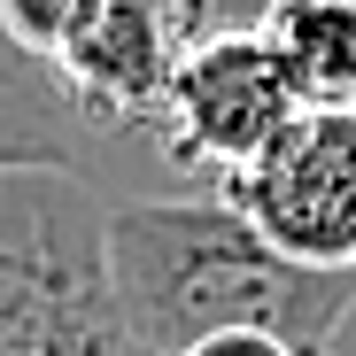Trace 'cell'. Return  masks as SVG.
<instances>
[{
  "label": "cell",
  "mask_w": 356,
  "mask_h": 356,
  "mask_svg": "<svg viewBox=\"0 0 356 356\" xmlns=\"http://www.w3.org/2000/svg\"><path fill=\"white\" fill-rule=\"evenodd\" d=\"M170 8V24L186 31V39H202V31H232V24H256L271 0H163Z\"/></svg>",
  "instance_id": "obj_9"
},
{
  "label": "cell",
  "mask_w": 356,
  "mask_h": 356,
  "mask_svg": "<svg viewBox=\"0 0 356 356\" xmlns=\"http://www.w3.org/2000/svg\"><path fill=\"white\" fill-rule=\"evenodd\" d=\"M256 31L302 108H356V0H271Z\"/></svg>",
  "instance_id": "obj_6"
},
{
  "label": "cell",
  "mask_w": 356,
  "mask_h": 356,
  "mask_svg": "<svg viewBox=\"0 0 356 356\" xmlns=\"http://www.w3.org/2000/svg\"><path fill=\"white\" fill-rule=\"evenodd\" d=\"M0 163H47V170H78V178H93L101 163L93 132L78 124L54 70L16 54L8 39H0Z\"/></svg>",
  "instance_id": "obj_7"
},
{
  "label": "cell",
  "mask_w": 356,
  "mask_h": 356,
  "mask_svg": "<svg viewBox=\"0 0 356 356\" xmlns=\"http://www.w3.org/2000/svg\"><path fill=\"white\" fill-rule=\"evenodd\" d=\"M178 356H302V348H286L279 333H209V341L178 348Z\"/></svg>",
  "instance_id": "obj_10"
},
{
  "label": "cell",
  "mask_w": 356,
  "mask_h": 356,
  "mask_svg": "<svg viewBox=\"0 0 356 356\" xmlns=\"http://www.w3.org/2000/svg\"><path fill=\"white\" fill-rule=\"evenodd\" d=\"M93 16H101V0H0V39L31 63H54Z\"/></svg>",
  "instance_id": "obj_8"
},
{
  "label": "cell",
  "mask_w": 356,
  "mask_h": 356,
  "mask_svg": "<svg viewBox=\"0 0 356 356\" xmlns=\"http://www.w3.org/2000/svg\"><path fill=\"white\" fill-rule=\"evenodd\" d=\"M186 54V31L170 24L163 0H101V16L54 54V86L70 93L78 124L93 147H147L155 155V116L170 93V70Z\"/></svg>",
  "instance_id": "obj_5"
},
{
  "label": "cell",
  "mask_w": 356,
  "mask_h": 356,
  "mask_svg": "<svg viewBox=\"0 0 356 356\" xmlns=\"http://www.w3.org/2000/svg\"><path fill=\"white\" fill-rule=\"evenodd\" d=\"M279 256L310 271H356V108H294V124L241 170L217 178Z\"/></svg>",
  "instance_id": "obj_4"
},
{
  "label": "cell",
  "mask_w": 356,
  "mask_h": 356,
  "mask_svg": "<svg viewBox=\"0 0 356 356\" xmlns=\"http://www.w3.org/2000/svg\"><path fill=\"white\" fill-rule=\"evenodd\" d=\"M93 178L0 163V356H140L101 264Z\"/></svg>",
  "instance_id": "obj_2"
},
{
  "label": "cell",
  "mask_w": 356,
  "mask_h": 356,
  "mask_svg": "<svg viewBox=\"0 0 356 356\" xmlns=\"http://www.w3.org/2000/svg\"><path fill=\"white\" fill-rule=\"evenodd\" d=\"M108 294L140 356H178L209 333H279L302 356H333L356 310V271H310L217 194H132L101 225Z\"/></svg>",
  "instance_id": "obj_1"
},
{
  "label": "cell",
  "mask_w": 356,
  "mask_h": 356,
  "mask_svg": "<svg viewBox=\"0 0 356 356\" xmlns=\"http://www.w3.org/2000/svg\"><path fill=\"white\" fill-rule=\"evenodd\" d=\"M302 93L286 86L279 54L256 24H232V31H202L186 39L170 70V93H163V116H155V163L178 170V178H217L256 163L286 124Z\"/></svg>",
  "instance_id": "obj_3"
}]
</instances>
